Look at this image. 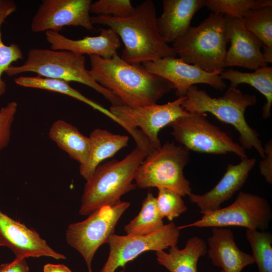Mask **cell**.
Instances as JSON below:
<instances>
[{"mask_svg": "<svg viewBox=\"0 0 272 272\" xmlns=\"http://www.w3.org/2000/svg\"><path fill=\"white\" fill-rule=\"evenodd\" d=\"M228 42L224 16L212 13L198 26H191L172 47L184 62L208 72L221 73L225 67Z\"/></svg>", "mask_w": 272, "mask_h": 272, "instance_id": "8992f818", "label": "cell"}, {"mask_svg": "<svg viewBox=\"0 0 272 272\" xmlns=\"http://www.w3.org/2000/svg\"><path fill=\"white\" fill-rule=\"evenodd\" d=\"M84 55L66 50L33 48L29 50L27 58L20 65H11L5 73L14 76L32 72L42 77L66 82H76L85 85L101 94L111 106L123 105L110 91L93 79L85 65Z\"/></svg>", "mask_w": 272, "mask_h": 272, "instance_id": "5b68a950", "label": "cell"}, {"mask_svg": "<svg viewBox=\"0 0 272 272\" xmlns=\"http://www.w3.org/2000/svg\"><path fill=\"white\" fill-rule=\"evenodd\" d=\"M158 189L157 207L163 219L166 218L169 221L172 222L187 211V207L182 196L168 188H159Z\"/></svg>", "mask_w": 272, "mask_h": 272, "instance_id": "4dcf8cb0", "label": "cell"}, {"mask_svg": "<svg viewBox=\"0 0 272 272\" xmlns=\"http://www.w3.org/2000/svg\"><path fill=\"white\" fill-rule=\"evenodd\" d=\"M213 13L241 18L248 10L272 6L271 0H205V6Z\"/></svg>", "mask_w": 272, "mask_h": 272, "instance_id": "f546056e", "label": "cell"}, {"mask_svg": "<svg viewBox=\"0 0 272 272\" xmlns=\"http://www.w3.org/2000/svg\"><path fill=\"white\" fill-rule=\"evenodd\" d=\"M264 147L265 156L259 163L260 174L264 177L265 181L272 184V143L269 141Z\"/></svg>", "mask_w": 272, "mask_h": 272, "instance_id": "836d02e7", "label": "cell"}, {"mask_svg": "<svg viewBox=\"0 0 272 272\" xmlns=\"http://www.w3.org/2000/svg\"><path fill=\"white\" fill-rule=\"evenodd\" d=\"M149 72L170 82L178 97L185 96L194 84H205L223 91L227 87L220 72H208L197 66L184 62L181 58L165 57L142 63Z\"/></svg>", "mask_w": 272, "mask_h": 272, "instance_id": "5bb4252c", "label": "cell"}, {"mask_svg": "<svg viewBox=\"0 0 272 272\" xmlns=\"http://www.w3.org/2000/svg\"><path fill=\"white\" fill-rule=\"evenodd\" d=\"M91 0H43L33 17L31 29L37 33L59 32L65 26H80L93 31Z\"/></svg>", "mask_w": 272, "mask_h": 272, "instance_id": "4fadbf2b", "label": "cell"}, {"mask_svg": "<svg viewBox=\"0 0 272 272\" xmlns=\"http://www.w3.org/2000/svg\"><path fill=\"white\" fill-rule=\"evenodd\" d=\"M120 272H126L124 269H122L120 271Z\"/></svg>", "mask_w": 272, "mask_h": 272, "instance_id": "8d00e7d4", "label": "cell"}, {"mask_svg": "<svg viewBox=\"0 0 272 272\" xmlns=\"http://www.w3.org/2000/svg\"><path fill=\"white\" fill-rule=\"evenodd\" d=\"M14 82L18 85L24 87L45 90L69 96L85 103L94 109L104 114L118 124L120 123V121L109 110L86 97L79 91L72 87L68 82L38 76H20L15 78Z\"/></svg>", "mask_w": 272, "mask_h": 272, "instance_id": "d4e9b609", "label": "cell"}, {"mask_svg": "<svg viewBox=\"0 0 272 272\" xmlns=\"http://www.w3.org/2000/svg\"><path fill=\"white\" fill-rule=\"evenodd\" d=\"M43 272H72L71 270L63 264L48 263L44 265Z\"/></svg>", "mask_w": 272, "mask_h": 272, "instance_id": "d590c367", "label": "cell"}, {"mask_svg": "<svg viewBox=\"0 0 272 272\" xmlns=\"http://www.w3.org/2000/svg\"><path fill=\"white\" fill-rule=\"evenodd\" d=\"M164 226L157 209L156 197L149 192L143 201L139 213L124 226V231L128 235H145L158 231Z\"/></svg>", "mask_w": 272, "mask_h": 272, "instance_id": "484cf974", "label": "cell"}, {"mask_svg": "<svg viewBox=\"0 0 272 272\" xmlns=\"http://www.w3.org/2000/svg\"><path fill=\"white\" fill-rule=\"evenodd\" d=\"M225 35L231 45L227 51L225 67L237 66L256 70L267 65L262 44L245 27L241 18L224 16Z\"/></svg>", "mask_w": 272, "mask_h": 272, "instance_id": "9a60e30c", "label": "cell"}, {"mask_svg": "<svg viewBox=\"0 0 272 272\" xmlns=\"http://www.w3.org/2000/svg\"><path fill=\"white\" fill-rule=\"evenodd\" d=\"M0 246L9 248L17 258L48 256L56 259L66 257L51 248L35 230L0 211Z\"/></svg>", "mask_w": 272, "mask_h": 272, "instance_id": "2e32d148", "label": "cell"}, {"mask_svg": "<svg viewBox=\"0 0 272 272\" xmlns=\"http://www.w3.org/2000/svg\"><path fill=\"white\" fill-rule=\"evenodd\" d=\"M49 138L80 165L87 161L90 152L89 137L72 124L61 119L55 121L48 132Z\"/></svg>", "mask_w": 272, "mask_h": 272, "instance_id": "603a6c76", "label": "cell"}, {"mask_svg": "<svg viewBox=\"0 0 272 272\" xmlns=\"http://www.w3.org/2000/svg\"><path fill=\"white\" fill-rule=\"evenodd\" d=\"M134 10L129 0H99L92 3L90 12L97 15L126 18L129 16Z\"/></svg>", "mask_w": 272, "mask_h": 272, "instance_id": "1f68e13d", "label": "cell"}, {"mask_svg": "<svg viewBox=\"0 0 272 272\" xmlns=\"http://www.w3.org/2000/svg\"><path fill=\"white\" fill-rule=\"evenodd\" d=\"M93 79L130 107L157 104L174 89L168 80L148 71L141 63H130L117 53L111 58L90 55Z\"/></svg>", "mask_w": 272, "mask_h": 272, "instance_id": "6da1fadb", "label": "cell"}, {"mask_svg": "<svg viewBox=\"0 0 272 272\" xmlns=\"http://www.w3.org/2000/svg\"><path fill=\"white\" fill-rule=\"evenodd\" d=\"M17 108V102L11 101L0 109V151L10 142L12 126Z\"/></svg>", "mask_w": 272, "mask_h": 272, "instance_id": "d6a6232c", "label": "cell"}, {"mask_svg": "<svg viewBox=\"0 0 272 272\" xmlns=\"http://www.w3.org/2000/svg\"><path fill=\"white\" fill-rule=\"evenodd\" d=\"M255 163V158L247 157L239 164H229L223 176L214 188L203 194L190 193L188 195L189 200L197 206L202 214L220 209L222 203L242 188Z\"/></svg>", "mask_w": 272, "mask_h": 272, "instance_id": "e0dca14e", "label": "cell"}, {"mask_svg": "<svg viewBox=\"0 0 272 272\" xmlns=\"http://www.w3.org/2000/svg\"><path fill=\"white\" fill-rule=\"evenodd\" d=\"M99 35L86 36L78 40L67 38L59 32H45L46 39L50 49L66 50L84 55H97L105 58H111L117 53L121 43L118 35L111 28L100 29Z\"/></svg>", "mask_w": 272, "mask_h": 272, "instance_id": "ac0fdd59", "label": "cell"}, {"mask_svg": "<svg viewBox=\"0 0 272 272\" xmlns=\"http://www.w3.org/2000/svg\"><path fill=\"white\" fill-rule=\"evenodd\" d=\"M246 238L259 272H272V235L269 232L246 229Z\"/></svg>", "mask_w": 272, "mask_h": 272, "instance_id": "f1b7e54d", "label": "cell"}, {"mask_svg": "<svg viewBox=\"0 0 272 272\" xmlns=\"http://www.w3.org/2000/svg\"><path fill=\"white\" fill-rule=\"evenodd\" d=\"M182 103L189 113H210L219 120L233 126L239 133L240 145L245 150L254 148L260 156H265L264 147L258 132L250 127L245 117L246 109L255 105L254 95L243 93L237 88L230 87L223 96L212 97L196 86H190Z\"/></svg>", "mask_w": 272, "mask_h": 272, "instance_id": "3957f363", "label": "cell"}, {"mask_svg": "<svg viewBox=\"0 0 272 272\" xmlns=\"http://www.w3.org/2000/svg\"><path fill=\"white\" fill-rule=\"evenodd\" d=\"M90 148L88 159L79 168L80 173L88 180L96 168L104 160L112 157L116 153L128 145L129 137L114 134L110 131L97 128L90 133Z\"/></svg>", "mask_w": 272, "mask_h": 272, "instance_id": "44dd1931", "label": "cell"}, {"mask_svg": "<svg viewBox=\"0 0 272 272\" xmlns=\"http://www.w3.org/2000/svg\"><path fill=\"white\" fill-rule=\"evenodd\" d=\"M154 2L146 0L126 18L97 15L91 17L92 24L107 26L122 40L124 48L121 58L130 63H142L165 57H175V49L160 35L157 26Z\"/></svg>", "mask_w": 272, "mask_h": 272, "instance_id": "7a4b0ae2", "label": "cell"}, {"mask_svg": "<svg viewBox=\"0 0 272 272\" xmlns=\"http://www.w3.org/2000/svg\"><path fill=\"white\" fill-rule=\"evenodd\" d=\"M180 230L171 222L158 231L145 235H112L107 242L109 253L100 272H115L147 251H160L177 245Z\"/></svg>", "mask_w": 272, "mask_h": 272, "instance_id": "7c38bea8", "label": "cell"}, {"mask_svg": "<svg viewBox=\"0 0 272 272\" xmlns=\"http://www.w3.org/2000/svg\"><path fill=\"white\" fill-rule=\"evenodd\" d=\"M169 125L176 142L189 151L215 155L233 153L241 160L247 158L245 150L227 132L210 122L207 113H190Z\"/></svg>", "mask_w": 272, "mask_h": 272, "instance_id": "9c48e42d", "label": "cell"}, {"mask_svg": "<svg viewBox=\"0 0 272 272\" xmlns=\"http://www.w3.org/2000/svg\"><path fill=\"white\" fill-rule=\"evenodd\" d=\"M190 159L189 151L174 142H166L148 154L138 168L137 187L165 188L182 196L191 193L190 182L183 174Z\"/></svg>", "mask_w": 272, "mask_h": 272, "instance_id": "ba28073f", "label": "cell"}, {"mask_svg": "<svg viewBox=\"0 0 272 272\" xmlns=\"http://www.w3.org/2000/svg\"><path fill=\"white\" fill-rule=\"evenodd\" d=\"M222 79L230 81V86L237 88L240 84H248L262 94L266 102L262 108V118L266 119L271 116L272 105V67L265 66L252 73L241 72L232 69L223 70L220 74Z\"/></svg>", "mask_w": 272, "mask_h": 272, "instance_id": "cb8c5ba5", "label": "cell"}, {"mask_svg": "<svg viewBox=\"0 0 272 272\" xmlns=\"http://www.w3.org/2000/svg\"><path fill=\"white\" fill-rule=\"evenodd\" d=\"M246 29L263 45L272 49V6L246 12L242 17Z\"/></svg>", "mask_w": 272, "mask_h": 272, "instance_id": "83f0119b", "label": "cell"}, {"mask_svg": "<svg viewBox=\"0 0 272 272\" xmlns=\"http://www.w3.org/2000/svg\"><path fill=\"white\" fill-rule=\"evenodd\" d=\"M209 257L220 272H241L254 263L252 255L241 251L237 246L233 232L227 228L214 227L208 238Z\"/></svg>", "mask_w": 272, "mask_h": 272, "instance_id": "d6986e66", "label": "cell"}, {"mask_svg": "<svg viewBox=\"0 0 272 272\" xmlns=\"http://www.w3.org/2000/svg\"><path fill=\"white\" fill-rule=\"evenodd\" d=\"M185 96L164 104L111 106L109 111L148 154L161 146L159 132L177 118L189 115L182 106Z\"/></svg>", "mask_w": 272, "mask_h": 272, "instance_id": "52a82bcc", "label": "cell"}, {"mask_svg": "<svg viewBox=\"0 0 272 272\" xmlns=\"http://www.w3.org/2000/svg\"><path fill=\"white\" fill-rule=\"evenodd\" d=\"M163 11L157 19L159 33L168 44L174 42L190 28L194 14L205 6V0H164Z\"/></svg>", "mask_w": 272, "mask_h": 272, "instance_id": "ffe728a7", "label": "cell"}, {"mask_svg": "<svg viewBox=\"0 0 272 272\" xmlns=\"http://www.w3.org/2000/svg\"><path fill=\"white\" fill-rule=\"evenodd\" d=\"M0 272H29L25 258H17L12 262L0 265Z\"/></svg>", "mask_w": 272, "mask_h": 272, "instance_id": "e575fe53", "label": "cell"}, {"mask_svg": "<svg viewBox=\"0 0 272 272\" xmlns=\"http://www.w3.org/2000/svg\"><path fill=\"white\" fill-rule=\"evenodd\" d=\"M16 8L13 1L0 0V98L4 95L7 89V84L2 78L3 74L13 62L23 58L22 51L17 44L12 43L7 45L2 40L3 24Z\"/></svg>", "mask_w": 272, "mask_h": 272, "instance_id": "4316f807", "label": "cell"}, {"mask_svg": "<svg viewBox=\"0 0 272 272\" xmlns=\"http://www.w3.org/2000/svg\"><path fill=\"white\" fill-rule=\"evenodd\" d=\"M147 155L144 149L136 146L123 159H113L100 164L86 180L79 214L89 215L103 207L120 202L123 195L136 188L132 181Z\"/></svg>", "mask_w": 272, "mask_h": 272, "instance_id": "277c9868", "label": "cell"}, {"mask_svg": "<svg viewBox=\"0 0 272 272\" xmlns=\"http://www.w3.org/2000/svg\"><path fill=\"white\" fill-rule=\"evenodd\" d=\"M207 253L205 241L193 236L188 239L184 248L180 249L175 245L169 247L168 252L156 251V255L158 263L170 272H198V260Z\"/></svg>", "mask_w": 272, "mask_h": 272, "instance_id": "7402d4cb", "label": "cell"}, {"mask_svg": "<svg viewBox=\"0 0 272 272\" xmlns=\"http://www.w3.org/2000/svg\"><path fill=\"white\" fill-rule=\"evenodd\" d=\"M272 218L270 205L263 197L240 191L230 206L206 213L190 224L178 226L189 228L241 227L250 230L267 229Z\"/></svg>", "mask_w": 272, "mask_h": 272, "instance_id": "8fae6325", "label": "cell"}, {"mask_svg": "<svg viewBox=\"0 0 272 272\" xmlns=\"http://www.w3.org/2000/svg\"><path fill=\"white\" fill-rule=\"evenodd\" d=\"M129 205V202L121 201L114 206L103 207L85 220L67 227L66 242L82 255L88 272H92V262L96 251L114 234L118 220Z\"/></svg>", "mask_w": 272, "mask_h": 272, "instance_id": "30bf717a", "label": "cell"}]
</instances>
